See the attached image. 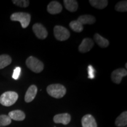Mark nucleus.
Masks as SVG:
<instances>
[{
	"label": "nucleus",
	"mask_w": 127,
	"mask_h": 127,
	"mask_svg": "<svg viewBox=\"0 0 127 127\" xmlns=\"http://www.w3.org/2000/svg\"><path fill=\"white\" fill-rule=\"evenodd\" d=\"M47 92L52 97L59 99L65 95L66 90L65 87L61 84H54L47 87Z\"/></svg>",
	"instance_id": "obj_1"
},
{
	"label": "nucleus",
	"mask_w": 127,
	"mask_h": 127,
	"mask_svg": "<svg viewBox=\"0 0 127 127\" xmlns=\"http://www.w3.org/2000/svg\"><path fill=\"white\" fill-rule=\"evenodd\" d=\"M18 98V95L15 92H5L0 96V103L5 107H9L15 104Z\"/></svg>",
	"instance_id": "obj_2"
},
{
	"label": "nucleus",
	"mask_w": 127,
	"mask_h": 127,
	"mask_svg": "<svg viewBox=\"0 0 127 127\" xmlns=\"http://www.w3.org/2000/svg\"><path fill=\"white\" fill-rule=\"evenodd\" d=\"M10 19L13 21H18L21 24L22 27H28L31 21V15L27 12H15L10 17Z\"/></svg>",
	"instance_id": "obj_3"
},
{
	"label": "nucleus",
	"mask_w": 127,
	"mask_h": 127,
	"mask_svg": "<svg viewBox=\"0 0 127 127\" xmlns=\"http://www.w3.org/2000/svg\"><path fill=\"white\" fill-rule=\"evenodd\" d=\"M26 65L27 67L32 71L35 73H39L44 69V64L40 60L30 56L26 60Z\"/></svg>",
	"instance_id": "obj_4"
},
{
	"label": "nucleus",
	"mask_w": 127,
	"mask_h": 127,
	"mask_svg": "<svg viewBox=\"0 0 127 127\" xmlns=\"http://www.w3.org/2000/svg\"><path fill=\"white\" fill-rule=\"evenodd\" d=\"M54 34L57 40L64 41L68 39L70 36V32L66 28L61 25H56L54 28Z\"/></svg>",
	"instance_id": "obj_5"
},
{
	"label": "nucleus",
	"mask_w": 127,
	"mask_h": 127,
	"mask_svg": "<svg viewBox=\"0 0 127 127\" xmlns=\"http://www.w3.org/2000/svg\"><path fill=\"white\" fill-rule=\"evenodd\" d=\"M32 30L38 38L40 39H44L47 37V30L41 24H35L32 26Z\"/></svg>",
	"instance_id": "obj_6"
},
{
	"label": "nucleus",
	"mask_w": 127,
	"mask_h": 127,
	"mask_svg": "<svg viewBox=\"0 0 127 127\" xmlns=\"http://www.w3.org/2000/svg\"><path fill=\"white\" fill-rule=\"evenodd\" d=\"M127 75V71L124 68H118L115 69L111 74V79L115 84H119L121 82L122 78Z\"/></svg>",
	"instance_id": "obj_7"
},
{
	"label": "nucleus",
	"mask_w": 127,
	"mask_h": 127,
	"mask_svg": "<svg viewBox=\"0 0 127 127\" xmlns=\"http://www.w3.org/2000/svg\"><path fill=\"white\" fill-rule=\"evenodd\" d=\"M94 42L93 39L89 38H86L82 41L81 43L78 47V50L82 53H85V52L90 51L92 48L94 47Z\"/></svg>",
	"instance_id": "obj_8"
},
{
	"label": "nucleus",
	"mask_w": 127,
	"mask_h": 127,
	"mask_svg": "<svg viewBox=\"0 0 127 127\" xmlns=\"http://www.w3.org/2000/svg\"><path fill=\"white\" fill-rule=\"evenodd\" d=\"M71 115L69 114L64 113L57 114L54 117V122L56 124H63L64 125H67L71 121Z\"/></svg>",
	"instance_id": "obj_9"
},
{
	"label": "nucleus",
	"mask_w": 127,
	"mask_h": 127,
	"mask_svg": "<svg viewBox=\"0 0 127 127\" xmlns=\"http://www.w3.org/2000/svg\"><path fill=\"white\" fill-rule=\"evenodd\" d=\"M63 7L59 2L53 1L48 5L47 11L51 14H57L62 11Z\"/></svg>",
	"instance_id": "obj_10"
},
{
	"label": "nucleus",
	"mask_w": 127,
	"mask_h": 127,
	"mask_svg": "<svg viewBox=\"0 0 127 127\" xmlns=\"http://www.w3.org/2000/svg\"><path fill=\"white\" fill-rule=\"evenodd\" d=\"M81 123L82 127H97L95 118L90 114H87L82 117Z\"/></svg>",
	"instance_id": "obj_11"
},
{
	"label": "nucleus",
	"mask_w": 127,
	"mask_h": 127,
	"mask_svg": "<svg viewBox=\"0 0 127 127\" xmlns=\"http://www.w3.org/2000/svg\"><path fill=\"white\" fill-rule=\"evenodd\" d=\"M38 89L35 85H32L30 86L27 91L26 92L25 95V101L26 102H31L34 99L35 97L36 93H37Z\"/></svg>",
	"instance_id": "obj_12"
},
{
	"label": "nucleus",
	"mask_w": 127,
	"mask_h": 127,
	"mask_svg": "<svg viewBox=\"0 0 127 127\" xmlns=\"http://www.w3.org/2000/svg\"><path fill=\"white\" fill-rule=\"evenodd\" d=\"M77 21L82 25L84 24H93L95 23V18L91 15H82L79 16Z\"/></svg>",
	"instance_id": "obj_13"
},
{
	"label": "nucleus",
	"mask_w": 127,
	"mask_h": 127,
	"mask_svg": "<svg viewBox=\"0 0 127 127\" xmlns=\"http://www.w3.org/2000/svg\"><path fill=\"white\" fill-rule=\"evenodd\" d=\"M8 116L11 120L15 121H23L25 118V115L23 111L14 110L9 112Z\"/></svg>",
	"instance_id": "obj_14"
},
{
	"label": "nucleus",
	"mask_w": 127,
	"mask_h": 127,
	"mask_svg": "<svg viewBox=\"0 0 127 127\" xmlns=\"http://www.w3.org/2000/svg\"><path fill=\"white\" fill-rule=\"evenodd\" d=\"M64 4L65 8L70 12H75L78 8V4L75 0H64Z\"/></svg>",
	"instance_id": "obj_15"
},
{
	"label": "nucleus",
	"mask_w": 127,
	"mask_h": 127,
	"mask_svg": "<svg viewBox=\"0 0 127 127\" xmlns=\"http://www.w3.org/2000/svg\"><path fill=\"white\" fill-rule=\"evenodd\" d=\"M115 125L118 127H124L127 124V112L124 111L117 117L115 120Z\"/></svg>",
	"instance_id": "obj_16"
},
{
	"label": "nucleus",
	"mask_w": 127,
	"mask_h": 127,
	"mask_svg": "<svg viewBox=\"0 0 127 127\" xmlns=\"http://www.w3.org/2000/svg\"><path fill=\"white\" fill-rule=\"evenodd\" d=\"M90 4L96 9H104L108 5V1L107 0H90Z\"/></svg>",
	"instance_id": "obj_17"
},
{
	"label": "nucleus",
	"mask_w": 127,
	"mask_h": 127,
	"mask_svg": "<svg viewBox=\"0 0 127 127\" xmlns=\"http://www.w3.org/2000/svg\"><path fill=\"white\" fill-rule=\"evenodd\" d=\"M94 38L96 44L101 48H106L108 47L109 45V41L108 39L104 38L102 36L100 35L99 34H95L94 36Z\"/></svg>",
	"instance_id": "obj_18"
},
{
	"label": "nucleus",
	"mask_w": 127,
	"mask_h": 127,
	"mask_svg": "<svg viewBox=\"0 0 127 127\" xmlns=\"http://www.w3.org/2000/svg\"><path fill=\"white\" fill-rule=\"evenodd\" d=\"M12 59L11 57L7 54L0 55V69H3L6 66L11 64Z\"/></svg>",
	"instance_id": "obj_19"
},
{
	"label": "nucleus",
	"mask_w": 127,
	"mask_h": 127,
	"mask_svg": "<svg viewBox=\"0 0 127 127\" xmlns=\"http://www.w3.org/2000/svg\"><path fill=\"white\" fill-rule=\"evenodd\" d=\"M69 27H70L71 30L76 32H81L84 29L83 25L81 23H79L78 21H77V20L72 21L69 23Z\"/></svg>",
	"instance_id": "obj_20"
},
{
	"label": "nucleus",
	"mask_w": 127,
	"mask_h": 127,
	"mask_svg": "<svg viewBox=\"0 0 127 127\" xmlns=\"http://www.w3.org/2000/svg\"><path fill=\"white\" fill-rule=\"evenodd\" d=\"M115 9L118 12H126L127 11V1H123L118 2L115 5Z\"/></svg>",
	"instance_id": "obj_21"
},
{
	"label": "nucleus",
	"mask_w": 127,
	"mask_h": 127,
	"mask_svg": "<svg viewBox=\"0 0 127 127\" xmlns=\"http://www.w3.org/2000/svg\"><path fill=\"white\" fill-rule=\"evenodd\" d=\"M11 123V119L9 118L8 115H0V127L7 126Z\"/></svg>",
	"instance_id": "obj_22"
},
{
	"label": "nucleus",
	"mask_w": 127,
	"mask_h": 127,
	"mask_svg": "<svg viewBox=\"0 0 127 127\" xmlns=\"http://www.w3.org/2000/svg\"><path fill=\"white\" fill-rule=\"evenodd\" d=\"M12 2L18 7L24 8L27 7L30 4V1L28 0H13Z\"/></svg>",
	"instance_id": "obj_23"
},
{
	"label": "nucleus",
	"mask_w": 127,
	"mask_h": 127,
	"mask_svg": "<svg viewBox=\"0 0 127 127\" xmlns=\"http://www.w3.org/2000/svg\"><path fill=\"white\" fill-rule=\"evenodd\" d=\"M95 69L93 68V66L90 65L88 66V78L90 79H94L95 78Z\"/></svg>",
	"instance_id": "obj_24"
},
{
	"label": "nucleus",
	"mask_w": 127,
	"mask_h": 127,
	"mask_svg": "<svg viewBox=\"0 0 127 127\" xmlns=\"http://www.w3.org/2000/svg\"><path fill=\"white\" fill-rule=\"evenodd\" d=\"M21 71V69L20 67H17L15 68V69L14 70L13 74H12V78L14 79H18L19 78V77L20 75Z\"/></svg>",
	"instance_id": "obj_25"
},
{
	"label": "nucleus",
	"mask_w": 127,
	"mask_h": 127,
	"mask_svg": "<svg viewBox=\"0 0 127 127\" xmlns=\"http://www.w3.org/2000/svg\"><path fill=\"white\" fill-rule=\"evenodd\" d=\"M125 68H127V63H126V64H125Z\"/></svg>",
	"instance_id": "obj_26"
}]
</instances>
